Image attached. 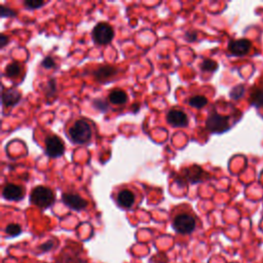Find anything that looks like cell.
I'll use <instances>...</instances> for the list:
<instances>
[{
    "label": "cell",
    "instance_id": "cell-1",
    "mask_svg": "<svg viewBox=\"0 0 263 263\" xmlns=\"http://www.w3.org/2000/svg\"><path fill=\"white\" fill-rule=\"evenodd\" d=\"M172 225L176 232L189 234L196 227V219L191 211L178 208L173 213Z\"/></svg>",
    "mask_w": 263,
    "mask_h": 263
},
{
    "label": "cell",
    "instance_id": "cell-2",
    "mask_svg": "<svg viewBox=\"0 0 263 263\" xmlns=\"http://www.w3.org/2000/svg\"><path fill=\"white\" fill-rule=\"evenodd\" d=\"M91 125L85 119H78L70 127L68 135L72 142L76 144H86L92 139Z\"/></svg>",
    "mask_w": 263,
    "mask_h": 263
},
{
    "label": "cell",
    "instance_id": "cell-3",
    "mask_svg": "<svg viewBox=\"0 0 263 263\" xmlns=\"http://www.w3.org/2000/svg\"><path fill=\"white\" fill-rule=\"evenodd\" d=\"M30 200L35 206L47 209L54 204L55 194L49 187L36 186L30 193Z\"/></svg>",
    "mask_w": 263,
    "mask_h": 263
},
{
    "label": "cell",
    "instance_id": "cell-4",
    "mask_svg": "<svg viewBox=\"0 0 263 263\" xmlns=\"http://www.w3.org/2000/svg\"><path fill=\"white\" fill-rule=\"evenodd\" d=\"M93 39L97 45L105 46L108 45L114 37L113 28L107 23H99L93 30Z\"/></svg>",
    "mask_w": 263,
    "mask_h": 263
},
{
    "label": "cell",
    "instance_id": "cell-5",
    "mask_svg": "<svg viewBox=\"0 0 263 263\" xmlns=\"http://www.w3.org/2000/svg\"><path fill=\"white\" fill-rule=\"evenodd\" d=\"M207 129L212 133H222L229 129L228 117L222 116L216 112H212L206 123Z\"/></svg>",
    "mask_w": 263,
    "mask_h": 263
},
{
    "label": "cell",
    "instance_id": "cell-6",
    "mask_svg": "<svg viewBox=\"0 0 263 263\" xmlns=\"http://www.w3.org/2000/svg\"><path fill=\"white\" fill-rule=\"evenodd\" d=\"M46 153L51 157H59L65 152L63 141L56 135H50L46 138Z\"/></svg>",
    "mask_w": 263,
    "mask_h": 263
},
{
    "label": "cell",
    "instance_id": "cell-7",
    "mask_svg": "<svg viewBox=\"0 0 263 263\" xmlns=\"http://www.w3.org/2000/svg\"><path fill=\"white\" fill-rule=\"evenodd\" d=\"M116 203L120 208L131 209L134 207L137 200V194L130 188H123L116 193Z\"/></svg>",
    "mask_w": 263,
    "mask_h": 263
},
{
    "label": "cell",
    "instance_id": "cell-8",
    "mask_svg": "<svg viewBox=\"0 0 263 263\" xmlns=\"http://www.w3.org/2000/svg\"><path fill=\"white\" fill-rule=\"evenodd\" d=\"M62 200L66 206H68L69 208L75 211H82L86 209L89 205L87 199H85L77 193H72V192L64 193L62 195Z\"/></svg>",
    "mask_w": 263,
    "mask_h": 263
},
{
    "label": "cell",
    "instance_id": "cell-9",
    "mask_svg": "<svg viewBox=\"0 0 263 263\" xmlns=\"http://www.w3.org/2000/svg\"><path fill=\"white\" fill-rule=\"evenodd\" d=\"M168 123L176 128H183L186 127L188 124V117L187 115L181 110L172 109L169 111L167 115Z\"/></svg>",
    "mask_w": 263,
    "mask_h": 263
},
{
    "label": "cell",
    "instance_id": "cell-10",
    "mask_svg": "<svg viewBox=\"0 0 263 263\" xmlns=\"http://www.w3.org/2000/svg\"><path fill=\"white\" fill-rule=\"evenodd\" d=\"M251 49V43L247 39L233 40L228 46L229 52L234 56H244L249 53Z\"/></svg>",
    "mask_w": 263,
    "mask_h": 263
},
{
    "label": "cell",
    "instance_id": "cell-11",
    "mask_svg": "<svg viewBox=\"0 0 263 263\" xmlns=\"http://www.w3.org/2000/svg\"><path fill=\"white\" fill-rule=\"evenodd\" d=\"M3 195L9 200H20L24 196V189L16 184H7L3 190Z\"/></svg>",
    "mask_w": 263,
    "mask_h": 263
},
{
    "label": "cell",
    "instance_id": "cell-12",
    "mask_svg": "<svg viewBox=\"0 0 263 263\" xmlns=\"http://www.w3.org/2000/svg\"><path fill=\"white\" fill-rule=\"evenodd\" d=\"M21 100V93L17 90L11 89L3 92V103L6 107H13Z\"/></svg>",
    "mask_w": 263,
    "mask_h": 263
},
{
    "label": "cell",
    "instance_id": "cell-13",
    "mask_svg": "<svg viewBox=\"0 0 263 263\" xmlns=\"http://www.w3.org/2000/svg\"><path fill=\"white\" fill-rule=\"evenodd\" d=\"M115 74H116V69L112 66H102L97 68L94 71V75L99 82H105V80L109 79Z\"/></svg>",
    "mask_w": 263,
    "mask_h": 263
},
{
    "label": "cell",
    "instance_id": "cell-14",
    "mask_svg": "<svg viewBox=\"0 0 263 263\" xmlns=\"http://www.w3.org/2000/svg\"><path fill=\"white\" fill-rule=\"evenodd\" d=\"M109 101L114 105L126 104L128 101V95L123 90H113L108 97Z\"/></svg>",
    "mask_w": 263,
    "mask_h": 263
},
{
    "label": "cell",
    "instance_id": "cell-15",
    "mask_svg": "<svg viewBox=\"0 0 263 263\" xmlns=\"http://www.w3.org/2000/svg\"><path fill=\"white\" fill-rule=\"evenodd\" d=\"M188 104L193 108H203L208 104V100L205 96H194L189 99Z\"/></svg>",
    "mask_w": 263,
    "mask_h": 263
},
{
    "label": "cell",
    "instance_id": "cell-16",
    "mask_svg": "<svg viewBox=\"0 0 263 263\" xmlns=\"http://www.w3.org/2000/svg\"><path fill=\"white\" fill-rule=\"evenodd\" d=\"M21 66H20L19 63L17 62H14V63H11L10 65L7 66L6 68V75L8 77H11V78H14V77H17L20 73H21Z\"/></svg>",
    "mask_w": 263,
    "mask_h": 263
},
{
    "label": "cell",
    "instance_id": "cell-17",
    "mask_svg": "<svg viewBox=\"0 0 263 263\" xmlns=\"http://www.w3.org/2000/svg\"><path fill=\"white\" fill-rule=\"evenodd\" d=\"M251 103L256 107L263 106V90H257L252 94Z\"/></svg>",
    "mask_w": 263,
    "mask_h": 263
},
{
    "label": "cell",
    "instance_id": "cell-18",
    "mask_svg": "<svg viewBox=\"0 0 263 263\" xmlns=\"http://www.w3.org/2000/svg\"><path fill=\"white\" fill-rule=\"evenodd\" d=\"M200 68L203 69L204 71L213 72V71L217 70V68H218V64L215 62V61L210 60V59H207V60H204V61H203V63L200 64Z\"/></svg>",
    "mask_w": 263,
    "mask_h": 263
},
{
    "label": "cell",
    "instance_id": "cell-19",
    "mask_svg": "<svg viewBox=\"0 0 263 263\" xmlns=\"http://www.w3.org/2000/svg\"><path fill=\"white\" fill-rule=\"evenodd\" d=\"M6 232L10 236H16V235H19L20 233L22 232V227L18 223H11L7 226Z\"/></svg>",
    "mask_w": 263,
    "mask_h": 263
},
{
    "label": "cell",
    "instance_id": "cell-20",
    "mask_svg": "<svg viewBox=\"0 0 263 263\" xmlns=\"http://www.w3.org/2000/svg\"><path fill=\"white\" fill-rule=\"evenodd\" d=\"M24 5L28 9H39L46 5L45 2H40V0H26Z\"/></svg>",
    "mask_w": 263,
    "mask_h": 263
},
{
    "label": "cell",
    "instance_id": "cell-21",
    "mask_svg": "<svg viewBox=\"0 0 263 263\" xmlns=\"http://www.w3.org/2000/svg\"><path fill=\"white\" fill-rule=\"evenodd\" d=\"M242 95H244V87L242 86L235 87L230 93V97L233 100H238Z\"/></svg>",
    "mask_w": 263,
    "mask_h": 263
},
{
    "label": "cell",
    "instance_id": "cell-22",
    "mask_svg": "<svg viewBox=\"0 0 263 263\" xmlns=\"http://www.w3.org/2000/svg\"><path fill=\"white\" fill-rule=\"evenodd\" d=\"M17 13L15 11H13L10 8H7L5 6L0 7V16L3 18H8V17H16Z\"/></svg>",
    "mask_w": 263,
    "mask_h": 263
},
{
    "label": "cell",
    "instance_id": "cell-23",
    "mask_svg": "<svg viewBox=\"0 0 263 263\" xmlns=\"http://www.w3.org/2000/svg\"><path fill=\"white\" fill-rule=\"evenodd\" d=\"M93 104H94V106H95L97 109H99L100 111H106V109H107V103L105 102V101L101 100V99L95 100L94 102H93Z\"/></svg>",
    "mask_w": 263,
    "mask_h": 263
},
{
    "label": "cell",
    "instance_id": "cell-24",
    "mask_svg": "<svg viewBox=\"0 0 263 263\" xmlns=\"http://www.w3.org/2000/svg\"><path fill=\"white\" fill-rule=\"evenodd\" d=\"M42 66L46 69H50V68H54L56 66V62L55 60L52 57H47L42 63Z\"/></svg>",
    "mask_w": 263,
    "mask_h": 263
},
{
    "label": "cell",
    "instance_id": "cell-25",
    "mask_svg": "<svg viewBox=\"0 0 263 263\" xmlns=\"http://www.w3.org/2000/svg\"><path fill=\"white\" fill-rule=\"evenodd\" d=\"M46 93H47L48 96H52L53 94L56 93V83H55L54 79H52V80H50V82H48Z\"/></svg>",
    "mask_w": 263,
    "mask_h": 263
},
{
    "label": "cell",
    "instance_id": "cell-26",
    "mask_svg": "<svg viewBox=\"0 0 263 263\" xmlns=\"http://www.w3.org/2000/svg\"><path fill=\"white\" fill-rule=\"evenodd\" d=\"M184 38H185L186 42H188V43H193V42H195L196 38H197V34H196L195 32H187V33L184 35Z\"/></svg>",
    "mask_w": 263,
    "mask_h": 263
},
{
    "label": "cell",
    "instance_id": "cell-27",
    "mask_svg": "<svg viewBox=\"0 0 263 263\" xmlns=\"http://www.w3.org/2000/svg\"><path fill=\"white\" fill-rule=\"evenodd\" d=\"M9 44V37L6 34L0 35V48L4 49Z\"/></svg>",
    "mask_w": 263,
    "mask_h": 263
}]
</instances>
